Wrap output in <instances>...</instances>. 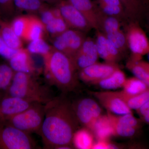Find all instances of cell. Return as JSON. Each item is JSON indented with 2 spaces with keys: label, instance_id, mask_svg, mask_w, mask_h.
Listing matches in <instances>:
<instances>
[{
  "label": "cell",
  "instance_id": "cell-2",
  "mask_svg": "<svg viewBox=\"0 0 149 149\" xmlns=\"http://www.w3.org/2000/svg\"><path fill=\"white\" fill-rule=\"evenodd\" d=\"M44 72L47 82L63 93L74 90L78 85V74L72 58L53 47L43 56Z\"/></svg>",
  "mask_w": 149,
  "mask_h": 149
},
{
  "label": "cell",
  "instance_id": "cell-19",
  "mask_svg": "<svg viewBox=\"0 0 149 149\" xmlns=\"http://www.w3.org/2000/svg\"><path fill=\"white\" fill-rule=\"evenodd\" d=\"M98 8L107 15L127 21L123 6L120 0H93Z\"/></svg>",
  "mask_w": 149,
  "mask_h": 149
},
{
  "label": "cell",
  "instance_id": "cell-24",
  "mask_svg": "<svg viewBox=\"0 0 149 149\" xmlns=\"http://www.w3.org/2000/svg\"><path fill=\"white\" fill-rule=\"evenodd\" d=\"M93 133L88 128L77 129L72 138V146L76 149H92L95 143Z\"/></svg>",
  "mask_w": 149,
  "mask_h": 149
},
{
  "label": "cell",
  "instance_id": "cell-31",
  "mask_svg": "<svg viewBox=\"0 0 149 149\" xmlns=\"http://www.w3.org/2000/svg\"><path fill=\"white\" fill-rule=\"evenodd\" d=\"M29 22V15H19L14 18L10 24L18 37L24 40Z\"/></svg>",
  "mask_w": 149,
  "mask_h": 149
},
{
  "label": "cell",
  "instance_id": "cell-37",
  "mask_svg": "<svg viewBox=\"0 0 149 149\" xmlns=\"http://www.w3.org/2000/svg\"><path fill=\"white\" fill-rule=\"evenodd\" d=\"M18 50L12 49L8 46L0 34V55L10 60L17 52Z\"/></svg>",
  "mask_w": 149,
  "mask_h": 149
},
{
  "label": "cell",
  "instance_id": "cell-1",
  "mask_svg": "<svg viewBox=\"0 0 149 149\" xmlns=\"http://www.w3.org/2000/svg\"><path fill=\"white\" fill-rule=\"evenodd\" d=\"M79 123L72 104L65 97L53 98L45 104V116L39 135L45 149H72Z\"/></svg>",
  "mask_w": 149,
  "mask_h": 149
},
{
  "label": "cell",
  "instance_id": "cell-15",
  "mask_svg": "<svg viewBox=\"0 0 149 149\" xmlns=\"http://www.w3.org/2000/svg\"><path fill=\"white\" fill-rule=\"evenodd\" d=\"M128 22H140L145 17L149 0H120Z\"/></svg>",
  "mask_w": 149,
  "mask_h": 149
},
{
  "label": "cell",
  "instance_id": "cell-12",
  "mask_svg": "<svg viewBox=\"0 0 149 149\" xmlns=\"http://www.w3.org/2000/svg\"><path fill=\"white\" fill-rule=\"evenodd\" d=\"M99 57L95 39L86 37L72 61L76 69L79 71L97 62Z\"/></svg>",
  "mask_w": 149,
  "mask_h": 149
},
{
  "label": "cell",
  "instance_id": "cell-21",
  "mask_svg": "<svg viewBox=\"0 0 149 149\" xmlns=\"http://www.w3.org/2000/svg\"><path fill=\"white\" fill-rule=\"evenodd\" d=\"M0 34L8 47L18 50L23 46L22 40L14 31L10 23L2 19L0 17Z\"/></svg>",
  "mask_w": 149,
  "mask_h": 149
},
{
  "label": "cell",
  "instance_id": "cell-23",
  "mask_svg": "<svg viewBox=\"0 0 149 149\" xmlns=\"http://www.w3.org/2000/svg\"><path fill=\"white\" fill-rule=\"evenodd\" d=\"M126 79L125 73L118 68L109 76L93 85L105 90H113L122 88Z\"/></svg>",
  "mask_w": 149,
  "mask_h": 149
},
{
  "label": "cell",
  "instance_id": "cell-14",
  "mask_svg": "<svg viewBox=\"0 0 149 149\" xmlns=\"http://www.w3.org/2000/svg\"><path fill=\"white\" fill-rule=\"evenodd\" d=\"M10 66L15 72H20L34 75L37 71L31 54L27 49L18 50L9 60Z\"/></svg>",
  "mask_w": 149,
  "mask_h": 149
},
{
  "label": "cell",
  "instance_id": "cell-20",
  "mask_svg": "<svg viewBox=\"0 0 149 149\" xmlns=\"http://www.w3.org/2000/svg\"><path fill=\"white\" fill-rule=\"evenodd\" d=\"M98 30L104 35L121 29L127 22L115 17L107 15L98 8Z\"/></svg>",
  "mask_w": 149,
  "mask_h": 149
},
{
  "label": "cell",
  "instance_id": "cell-36",
  "mask_svg": "<svg viewBox=\"0 0 149 149\" xmlns=\"http://www.w3.org/2000/svg\"><path fill=\"white\" fill-rule=\"evenodd\" d=\"M16 10L14 0H0V11L8 16H11Z\"/></svg>",
  "mask_w": 149,
  "mask_h": 149
},
{
  "label": "cell",
  "instance_id": "cell-17",
  "mask_svg": "<svg viewBox=\"0 0 149 149\" xmlns=\"http://www.w3.org/2000/svg\"><path fill=\"white\" fill-rule=\"evenodd\" d=\"M74 7L85 16L93 29L98 30V8L93 0H69Z\"/></svg>",
  "mask_w": 149,
  "mask_h": 149
},
{
  "label": "cell",
  "instance_id": "cell-25",
  "mask_svg": "<svg viewBox=\"0 0 149 149\" xmlns=\"http://www.w3.org/2000/svg\"><path fill=\"white\" fill-rule=\"evenodd\" d=\"M45 27L38 17L29 15V22L24 41L30 42L33 40L44 38L46 33Z\"/></svg>",
  "mask_w": 149,
  "mask_h": 149
},
{
  "label": "cell",
  "instance_id": "cell-42",
  "mask_svg": "<svg viewBox=\"0 0 149 149\" xmlns=\"http://www.w3.org/2000/svg\"><path fill=\"white\" fill-rule=\"evenodd\" d=\"M148 54H149V53Z\"/></svg>",
  "mask_w": 149,
  "mask_h": 149
},
{
  "label": "cell",
  "instance_id": "cell-22",
  "mask_svg": "<svg viewBox=\"0 0 149 149\" xmlns=\"http://www.w3.org/2000/svg\"><path fill=\"white\" fill-rule=\"evenodd\" d=\"M126 67L135 77L142 80L149 88V63L142 59L129 58Z\"/></svg>",
  "mask_w": 149,
  "mask_h": 149
},
{
  "label": "cell",
  "instance_id": "cell-40",
  "mask_svg": "<svg viewBox=\"0 0 149 149\" xmlns=\"http://www.w3.org/2000/svg\"><path fill=\"white\" fill-rule=\"evenodd\" d=\"M41 1L47 4L55 5L56 6L63 0H41Z\"/></svg>",
  "mask_w": 149,
  "mask_h": 149
},
{
  "label": "cell",
  "instance_id": "cell-32",
  "mask_svg": "<svg viewBox=\"0 0 149 149\" xmlns=\"http://www.w3.org/2000/svg\"><path fill=\"white\" fill-rule=\"evenodd\" d=\"M47 33L52 37H55L61 35L69 29L62 16L57 17L45 26Z\"/></svg>",
  "mask_w": 149,
  "mask_h": 149
},
{
  "label": "cell",
  "instance_id": "cell-30",
  "mask_svg": "<svg viewBox=\"0 0 149 149\" xmlns=\"http://www.w3.org/2000/svg\"><path fill=\"white\" fill-rule=\"evenodd\" d=\"M122 88L123 91L131 95H138L149 89L143 81L135 76L126 78Z\"/></svg>",
  "mask_w": 149,
  "mask_h": 149
},
{
  "label": "cell",
  "instance_id": "cell-4",
  "mask_svg": "<svg viewBox=\"0 0 149 149\" xmlns=\"http://www.w3.org/2000/svg\"><path fill=\"white\" fill-rule=\"evenodd\" d=\"M45 116V104L35 102L10 118L11 125L29 134H39Z\"/></svg>",
  "mask_w": 149,
  "mask_h": 149
},
{
  "label": "cell",
  "instance_id": "cell-26",
  "mask_svg": "<svg viewBox=\"0 0 149 149\" xmlns=\"http://www.w3.org/2000/svg\"><path fill=\"white\" fill-rule=\"evenodd\" d=\"M116 93L131 110H136L149 100V89L136 95H129L123 90Z\"/></svg>",
  "mask_w": 149,
  "mask_h": 149
},
{
  "label": "cell",
  "instance_id": "cell-16",
  "mask_svg": "<svg viewBox=\"0 0 149 149\" xmlns=\"http://www.w3.org/2000/svg\"><path fill=\"white\" fill-rule=\"evenodd\" d=\"M34 102L11 96L4 99L0 105V114L1 116L10 118L18 114L31 106Z\"/></svg>",
  "mask_w": 149,
  "mask_h": 149
},
{
  "label": "cell",
  "instance_id": "cell-13",
  "mask_svg": "<svg viewBox=\"0 0 149 149\" xmlns=\"http://www.w3.org/2000/svg\"><path fill=\"white\" fill-rule=\"evenodd\" d=\"M96 43L99 57L105 62L116 63L123 55L113 45L105 35L99 30H96Z\"/></svg>",
  "mask_w": 149,
  "mask_h": 149
},
{
  "label": "cell",
  "instance_id": "cell-29",
  "mask_svg": "<svg viewBox=\"0 0 149 149\" xmlns=\"http://www.w3.org/2000/svg\"><path fill=\"white\" fill-rule=\"evenodd\" d=\"M105 35L122 55L129 50L125 30L120 29Z\"/></svg>",
  "mask_w": 149,
  "mask_h": 149
},
{
  "label": "cell",
  "instance_id": "cell-33",
  "mask_svg": "<svg viewBox=\"0 0 149 149\" xmlns=\"http://www.w3.org/2000/svg\"><path fill=\"white\" fill-rule=\"evenodd\" d=\"M27 49L31 54L40 55L42 56L49 53L52 49L45 41L44 38H40L29 42Z\"/></svg>",
  "mask_w": 149,
  "mask_h": 149
},
{
  "label": "cell",
  "instance_id": "cell-6",
  "mask_svg": "<svg viewBox=\"0 0 149 149\" xmlns=\"http://www.w3.org/2000/svg\"><path fill=\"white\" fill-rule=\"evenodd\" d=\"M72 106L79 124L90 130L102 115V109L99 104L90 98L80 99L72 104Z\"/></svg>",
  "mask_w": 149,
  "mask_h": 149
},
{
  "label": "cell",
  "instance_id": "cell-28",
  "mask_svg": "<svg viewBox=\"0 0 149 149\" xmlns=\"http://www.w3.org/2000/svg\"><path fill=\"white\" fill-rule=\"evenodd\" d=\"M107 114L111 121L114 131L115 136L129 138L136 134L138 129L118 121L116 119L113 113L108 112Z\"/></svg>",
  "mask_w": 149,
  "mask_h": 149
},
{
  "label": "cell",
  "instance_id": "cell-10",
  "mask_svg": "<svg viewBox=\"0 0 149 149\" xmlns=\"http://www.w3.org/2000/svg\"><path fill=\"white\" fill-rule=\"evenodd\" d=\"M119 68L116 63H95L78 71V78L83 82L93 85L111 74Z\"/></svg>",
  "mask_w": 149,
  "mask_h": 149
},
{
  "label": "cell",
  "instance_id": "cell-9",
  "mask_svg": "<svg viewBox=\"0 0 149 149\" xmlns=\"http://www.w3.org/2000/svg\"><path fill=\"white\" fill-rule=\"evenodd\" d=\"M69 29L86 33L93 29L85 16L74 7L69 0H63L56 5Z\"/></svg>",
  "mask_w": 149,
  "mask_h": 149
},
{
  "label": "cell",
  "instance_id": "cell-27",
  "mask_svg": "<svg viewBox=\"0 0 149 149\" xmlns=\"http://www.w3.org/2000/svg\"><path fill=\"white\" fill-rule=\"evenodd\" d=\"M16 10L29 13H39L47 4L41 0H14Z\"/></svg>",
  "mask_w": 149,
  "mask_h": 149
},
{
  "label": "cell",
  "instance_id": "cell-8",
  "mask_svg": "<svg viewBox=\"0 0 149 149\" xmlns=\"http://www.w3.org/2000/svg\"><path fill=\"white\" fill-rule=\"evenodd\" d=\"M0 143L2 146L10 149H33L36 148V143L30 134L12 126L1 130Z\"/></svg>",
  "mask_w": 149,
  "mask_h": 149
},
{
  "label": "cell",
  "instance_id": "cell-7",
  "mask_svg": "<svg viewBox=\"0 0 149 149\" xmlns=\"http://www.w3.org/2000/svg\"><path fill=\"white\" fill-rule=\"evenodd\" d=\"M85 32L68 29L61 35L53 37V47L72 59L86 38Z\"/></svg>",
  "mask_w": 149,
  "mask_h": 149
},
{
  "label": "cell",
  "instance_id": "cell-5",
  "mask_svg": "<svg viewBox=\"0 0 149 149\" xmlns=\"http://www.w3.org/2000/svg\"><path fill=\"white\" fill-rule=\"evenodd\" d=\"M129 50L130 58L142 59L143 56L149 52V41L140 23L128 22L124 26Z\"/></svg>",
  "mask_w": 149,
  "mask_h": 149
},
{
  "label": "cell",
  "instance_id": "cell-3",
  "mask_svg": "<svg viewBox=\"0 0 149 149\" xmlns=\"http://www.w3.org/2000/svg\"><path fill=\"white\" fill-rule=\"evenodd\" d=\"M9 93L12 97L43 104L53 98L47 88L40 84L34 75L22 72H15Z\"/></svg>",
  "mask_w": 149,
  "mask_h": 149
},
{
  "label": "cell",
  "instance_id": "cell-38",
  "mask_svg": "<svg viewBox=\"0 0 149 149\" xmlns=\"http://www.w3.org/2000/svg\"><path fill=\"white\" fill-rule=\"evenodd\" d=\"M136 111L141 120L149 124V100Z\"/></svg>",
  "mask_w": 149,
  "mask_h": 149
},
{
  "label": "cell",
  "instance_id": "cell-34",
  "mask_svg": "<svg viewBox=\"0 0 149 149\" xmlns=\"http://www.w3.org/2000/svg\"><path fill=\"white\" fill-rule=\"evenodd\" d=\"M7 65H0V89L6 88L12 81L15 73Z\"/></svg>",
  "mask_w": 149,
  "mask_h": 149
},
{
  "label": "cell",
  "instance_id": "cell-39",
  "mask_svg": "<svg viewBox=\"0 0 149 149\" xmlns=\"http://www.w3.org/2000/svg\"><path fill=\"white\" fill-rule=\"evenodd\" d=\"M116 148V146L110 143L109 140H98L95 142L93 149H110Z\"/></svg>",
  "mask_w": 149,
  "mask_h": 149
},
{
  "label": "cell",
  "instance_id": "cell-11",
  "mask_svg": "<svg viewBox=\"0 0 149 149\" xmlns=\"http://www.w3.org/2000/svg\"><path fill=\"white\" fill-rule=\"evenodd\" d=\"M91 94L110 113L116 115L133 113L132 110L128 107L116 92L93 91Z\"/></svg>",
  "mask_w": 149,
  "mask_h": 149
},
{
  "label": "cell",
  "instance_id": "cell-35",
  "mask_svg": "<svg viewBox=\"0 0 149 149\" xmlns=\"http://www.w3.org/2000/svg\"><path fill=\"white\" fill-rule=\"evenodd\" d=\"M39 14V17L45 26L52 21L56 17L54 13L53 7H50L47 4L40 11Z\"/></svg>",
  "mask_w": 149,
  "mask_h": 149
},
{
  "label": "cell",
  "instance_id": "cell-41",
  "mask_svg": "<svg viewBox=\"0 0 149 149\" xmlns=\"http://www.w3.org/2000/svg\"><path fill=\"white\" fill-rule=\"evenodd\" d=\"M1 14V11H0V15Z\"/></svg>",
  "mask_w": 149,
  "mask_h": 149
},
{
  "label": "cell",
  "instance_id": "cell-18",
  "mask_svg": "<svg viewBox=\"0 0 149 149\" xmlns=\"http://www.w3.org/2000/svg\"><path fill=\"white\" fill-rule=\"evenodd\" d=\"M98 140H109L115 136L114 130L108 115H102L96 120L91 130Z\"/></svg>",
  "mask_w": 149,
  "mask_h": 149
}]
</instances>
